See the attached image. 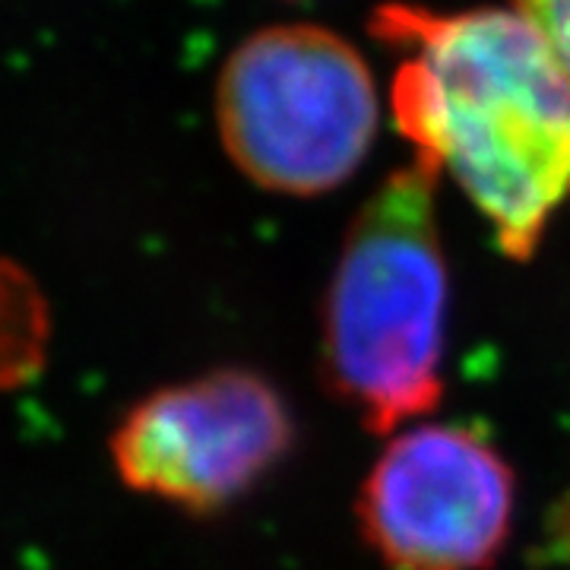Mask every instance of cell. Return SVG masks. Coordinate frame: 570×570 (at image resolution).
Returning <instances> with one entry per match:
<instances>
[{
    "instance_id": "obj_1",
    "label": "cell",
    "mask_w": 570,
    "mask_h": 570,
    "mask_svg": "<svg viewBox=\"0 0 570 570\" xmlns=\"http://www.w3.org/2000/svg\"><path fill=\"white\" fill-rule=\"evenodd\" d=\"M390 108L415 159L450 175L513 261H530L570 200V80L517 10L384 3Z\"/></svg>"
},
{
    "instance_id": "obj_2",
    "label": "cell",
    "mask_w": 570,
    "mask_h": 570,
    "mask_svg": "<svg viewBox=\"0 0 570 570\" xmlns=\"http://www.w3.org/2000/svg\"><path fill=\"white\" fill-rule=\"evenodd\" d=\"M434 197V168H396L358 209L326 295V381L374 434L444 393L450 285Z\"/></svg>"
},
{
    "instance_id": "obj_3",
    "label": "cell",
    "mask_w": 570,
    "mask_h": 570,
    "mask_svg": "<svg viewBox=\"0 0 570 570\" xmlns=\"http://www.w3.org/2000/svg\"><path fill=\"white\" fill-rule=\"evenodd\" d=\"M381 105L367 61L324 26L288 22L247 36L216 82L228 159L273 194L317 197L365 163Z\"/></svg>"
},
{
    "instance_id": "obj_4",
    "label": "cell",
    "mask_w": 570,
    "mask_h": 570,
    "mask_svg": "<svg viewBox=\"0 0 570 570\" xmlns=\"http://www.w3.org/2000/svg\"><path fill=\"white\" fill-rule=\"evenodd\" d=\"M513 472L475 431L393 438L358 494V527L390 570H485L513 523Z\"/></svg>"
},
{
    "instance_id": "obj_5",
    "label": "cell",
    "mask_w": 570,
    "mask_h": 570,
    "mask_svg": "<svg viewBox=\"0 0 570 570\" xmlns=\"http://www.w3.org/2000/svg\"><path fill=\"white\" fill-rule=\"evenodd\" d=\"M288 448L283 396L238 367L153 393L111 438L115 466L130 489L197 513L242 498Z\"/></svg>"
},
{
    "instance_id": "obj_6",
    "label": "cell",
    "mask_w": 570,
    "mask_h": 570,
    "mask_svg": "<svg viewBox=\"0 0 570 570\" xmlns=\"http://www.w3.org/2000/svg\"><path fill=\"white\" fill-rule=\"evenodd\" d=\"M45 343L48 314L39 288L20 266L0 264V390L39 371Z\"/></svg>"
},
{
    "instance_id": "obj_7",
    "label": "cell",
    "mask_w": 570,
    "mask_h": 570,
    "mask_svg": "<svg viewBox=\"0 0 570 570\" xmlns=\"http://www.w3.org/2000/svg\"><path fill=\"white\" fill-rule=\"evenodd\" d=\"M513 10L542 36L570 80V0H513Z\"/></svg>"
}]
</instances>
